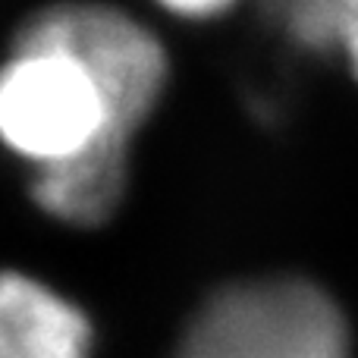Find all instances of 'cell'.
I'll return each instance as SVG.
<instances>
[{
  "mask_svg": "<svg viewBox=\"0 0 358 358\" xmlns=\"http://www.w3.org/2000/svg\"><path fill=\"white\" fill-rule=\"evenodd\" d=\"M286 29L311 50H340L358 79V0H302L286 6Z\"/></svg>",
  "mask_w": 358,
  "mask_h": 358,
  "instance_id": "obj_4",
  "label": "cell"
},
{
  "mask_svg": "<svg viewBox=\"0 0 358 358\" xmlns=\"http://www.w3.org/2000/svg\"><path fill=\"white\" fill-rule=\"evenodd\" d=\"M13 48L66 50L98 79L120 126L136 136L167 85V54L142 22L113 6H50L25 19Z\"/></svg>",
  "mask_w": 358,
  "mask_h": 358,
  "instance_id": "obj_2",
  "label": "cell"
},
{
  "mask_svg": "<svg viewBox=\"0 0 358 358\" xmlns=\"http://www.w3.org/2000/svg\"><path fill=\"white\" fill-rule=\"evenodd\" d=\"M170 13H176V16H217V13H223L227 6L223 3H167Z\"/></svg>",
  "mask_w": 358,
  "mask_h": 358,
  "instance_id": "obj_5",
  "label": "cell"
},
{
  "mask_svg": "<svg viewBox=\"0 0 358 358\" xmlns=\"http://www.w3.org/2000/svg\"><path fill=\"white\" fill-rule=\"evenodd\" d=\"M92 324L69 299L16 271L0 273V358H88Z\"/></svg>",
  "mask_w": 358,
  "mask_h": 358,
  "instance_id": "obj_3",
  "label": "cell"
},
{
  "mask_svg": "<svg viewBox=\"0 0 358 358\" xmlns=\"http://www.w3.org/2000/svg\"><path fill=\"white\" fill-rule=\"evenodd\" d=\"M173 358H349V327L315 283L255 280L214 292Z\"/></svg>",
  "mask_w": 358,
  "mask_h": 358,
  "instance_id": "obj_1",
  "label": "cell"
}]
</instances>
